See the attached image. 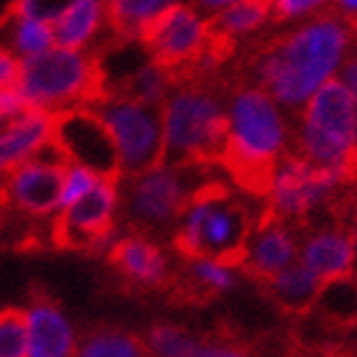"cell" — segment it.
<instances>
[{
    "label": "cell",
    "mask_w": 357,
    "mask_h": 357,
    "mask_svg": "<svg viewBox=\"0 0 357 357\" xmlns=\"http://www.w3.org/2000/svg\"><path fill=\"white\" fill-rule=\"evenodd\" d=\"M352 38L350 21L340 15L314 18L289 36L261 49L255 77L275 102L298 107L332 79Z\"/></svg>",
    "instance_id": "obj_1"
},
{
    "label": "cell",
    "mask_w": 357,
    "mask_h": 357,
    "mask_svg": "<svg viewBox=\"0 0 357 357\" xmlns=\"http://www.w3.org/2000/svg\"><path fill=\"white\" fill-rule=\"evenodd\" d=\"M227 120L220 166L245 194L266 197L286 146V123L275 100L263 87H243L232 95Z\"/></svg>",
    "instance_id": "obj_2"
},
{
    "label": "cell",
    "mask_w": 357,
    "mask_h": 357,
    "mask_svg": "<svg viewBox=\"0 0 357 357\" xmlns=\"http://www.w3.org/2000/svg\"><path fill=\"white\" fill-rule=\"evenodd\" d=\"M253 230L250 209L245 202L232 197L222 181L204 186L174 232V250L181 261L212 258L230 268L245 261L248 235Z\"/></svg>",
    "instance_id": "obj_3"
},
{
    "label": "cell",
    "mask_w": 357,
    "mask_h": 357,
    "mask_svg": "<svg viewBox=\"0 0 357 357\" xmlns=\"http://www.w3.org/2000/svg\"><path fill=\"white\" fill-rule=\"evenodd\" d=\"M15 84L29 107L46 112L87 107L107 95L97 56L64 46H52L44 54L21 59Z\"/></svg>",
    "instance_id": "obj_4"
},
{
    "label": "cell",
    "mask_w": 357,
    "mask_h": 357,
    "mask_svg": "<svg viewBox=\"0 0 357 357\" xmlns=\"http://www.w3.org/2000/svg\"><path fill=\"white\" fill-rule=\"evenodd\" d=\"M164 161L172 164H220L230 120L220 97L207 87L189 84L164 102Z\"/></svg>",
    "instance_id": "obj_5"
},
{
    "label": "cell",
    "mask_w": 357,
    "mask_h": 357,
    "mask_svg": "<svg viewBox=\"0 0 357 357\" xmlns=\"http://www.w3.org/2000/svg\"><path fill=\"white\" fill-rule=\"evenodd\" d=\"M126 197L120 202L126 204V215L138 232H161L176 225L194 197L217 181L209 174V166L202 164H172L158 161L146 172L128 176Z\"/></svg>",
    "instance_id": "obj_6"
},
{
    "label": "cell",
    "mask_w": 357,
    "mask_h": 357,
    "mask_svg": "<svg viewBox=\"0 0 357 357\" xmlns=\"http://www.w3.org/2000/svg\"><path fill=\"white\" fill-rule=\"evenodd\" d=\"M357 130V105L342 82L329 79L306 100L298 128V153L319 166H342L352 174L350 158Z\"/></svg>",
    "instance_id": "obj_7"
},
{
    "label": "cell",
    "mask_w": 357,
    "mask_h": 357,
    "mask_svg": "<svg viewBox=\"0 0 357 357\" xmlns=\"http://www.w3.org/2000/svg\"><path fill=\"white\" fill-rule=\"evenodd\" d=\"M89 107L110 130L123 176H135L164 161V128L156 107L120 95H107Z\"/></svg>",
    "instance_id": "obj_8"
},
{
    "label": "cell",
    "mask_w": 357,
    "mask_h": 357,
    "mask_svg": "<svg viewBox=\"0 0 357 357\" xmlns=\"http://www.w3.org/2000/svg\"><path fill=\"white\" fill-rule=\"evenodd\" d=\"M347 184H352V178L342 166H319L304 156H281L268 192V209L286 222H301L329 204Z\"/></svg>",
    "instance_id": "obj_9"
},
{
    "label": "cell",
    "mask_w": 357,
    "mask_h": 357,
    "mask_svg": "<svg viewBox=\"0 0 357 357\" xmlns=\"http://www.w3.org/2000/svg\"><path fill=\"white\" fill-rule=\"evenodd\" d=\"M67 164L64 153L52 141L38 156L15 166L13 172L0 178V212L33 222L54 220V215L59 212Z\"/></svg>",
    "instance_id": "obj_10"
},
{
    "label": "cell",
    "mask_w": 357,
    "mask_h": 357,
    "mask_svg": "<svg viewBox=\"0 0 357 357\" xmlns=\"http://www.w3.org/2000/svg\"><path fill=\"white\" fill-rule=\"evenodd\" d=\"M120 207V178H100L82 199L59 209L52 220V240L56 248L107 253L118 238L115 215Z\"/></svg>",
    "instance_id": "obj_11"
},
{
    "label": "cell",
    "mask_w": 357,
    "mask_h": 357,
    "mask_svg": "<svg viewBox=\"0 0 357 357\" xmlns=\"http://www.w3.org/2000/svg\"><path fill=\"white\" fill-rule=\"evenodd\" d=\"M138 38L151 61L164 67L172 77H189L209 44V23L192 6L176 3L158 13Z\"/></svg>",
    "instance_id": "obj_12"
},
{
    "label": "cell",
    "mask_w": 357,
    "mask_h": 357,
    "mask_svg": "<svg viewBox=\"0 0 357 357\" xmlns=\"http://www.w3.org/2000/svg\"><path fill=\"white\" fill-rule=\"evenodd\" d=\"M54 143L72 164L87 166L102 178H123L110 130L89 105L54 112Z\"/></svg>",
    "instance_id": "obj_13"
},
{
    "label": "cell",
    "mask_w": 357,
    "mask_h": 357,
    "mask_svg": "<svg viewBox=\"0 0 357 357\" xmlns=\"http://www.w3.org/2000/svg\"><path fill=\"white\" fill-rule=\"evenodd\" d=\"M107 263L120 281L141 291L161 289L172 281L169 258L143 232H128L123 238L112 240V245L107 248Z\"/></svg>",
    "instance_id": "obj_14"
},
{
    "label": "cell",
    "mask_w": 357,
    "mask_h": 357,
    "mask_svg": "<svg viewBox=\"0 0 357 357\" xmlns=\"http://www.w3.org/2000/svg\"><path fill=\"white\" fill-rule=\"evenodd\" d=\"M294 255H296V238L289 230V222L266 207L248 235L243 268L250 278L266 283L275 273H281L283 268H289L294 263Z\"/></svg>",
    "instance_id": "obj_15"
},
{
    "label": "cell",
    "mask_w": 357,
    "mask_h": 357,
    "mask_svg": "<svg viewBox=\"0 0 357 357\" xmlns=\"http://www.w3.org/2000/svg\"><path fill=\"white\" fill-rule=\"evenodd\" d=\"M23 312H26V327H29V357L77 355L79 337L56 298L44 291H36Z\"/></svg>",
    "instance_id": "obj_16"
},
{
    "label": "cell",
    "mask_w": 357,
    "mask_h": 357,
    "mask_svg": "<svg viewBox=\"0 0 357 357\" xmlns=\"http://www.w3.org/2000/svg\"><path fill=\"white\" fill-rule=\"evenodd\" d=\"M54 141V112L29 107L0 128V178L38 156Z\"/></svg>",
    "instance_id": "obj_17"
},
{
    "label": "cell",
    "mask_w": 357,
    "mask_h": 357,
    "mask_svg": "<svg viewBox=\"0 0 357 357\" xmlns=\"http://www.w3.org/2000/svg\"><path fill=\"white\" fill-rule=\"evenodd\" d=\"M301 266L309 268L321 286L337 278L352 275L355 268V245H352V232L342 222H332L319 227L309 235L301 253Z\"/></svg>",
    "instance_id": "obj_18"
},
{
    "label": "cell",
    "mask_w": 357,
    "mask_h": 357,
    "mask_svg": "<svg viewBox=\"0 0 357 357\" xmlns=\"http://www.w3.org/2000/svg\"><path fill=\"white\" fill-rule=\"evenodd\" d=\"M54 10H46L38 0H15L6 13L8 49L18 59H29L36 54H44L54 44Z\"/></svg>",
    "instance_id": "obj_19"
},
{
    "label": "cell",
    "mask_w": 357,
    "mask_h": 357,
    "mask_svg": "<svg viewBox=\"0 0 357 357\" xmlns=\"http://www.w3.org/2000/svg\"><path fill=\"white\" fill-rule=\"evenodd\" d=\"M105 15V0H69L67 6L52 13L54 44L64 49H87L102 29Z\"/></svg>",
    "instance_id": "obj_20"
},
{
    "label": "cell",
    "mask_w": 357,
    "mask_h": 357,
    "mask_svg": "<svg viewBox=\"0 0 357 357\" xmlns=\"http://www.w3.org/2000/svg\"><path fill=\"white\" fill-rule=\"evenodd\" d=\"M275 304L291 314H306L317 304V296L321 291V281L304 266L283 268L281 273H275L271 281L263 283Z\"/></svg>",
    "instance_id": "obj_21"
},
{
    "label": "cell",
    "mask_w": 357,
    "mask_h": 357,
    "mask_svg": "<svg viewBox=\"0 0 357 357\" xmlns=\"http://www.w3.org/2000/svg\"><path fill=\"white\" fill-rule=\"evenodd\" d=\"M268 18H271V0H238L222 8L215 21H209V33L232 44L238 36L258 31Z\"/></svg>",
    "instance_id": "obj_22"
},
{
    "label": "cell",
    "mask_w": 357,
    "mask_h": 357,
    "mask_svg": "<svg viewBox=\"0 0 357 357\" xmlns=\"http://www.w3.org/2000/svg\"><path fill=\"white\" fill-rule=\"evenodd\" d=\"M178 0H105L107 21L112 31L126 41L141 36V31L149 26L166 8L176 6Z\"/></svg>",
    "instance_id": "obj_23"
},
{
    "label": "cell",
    "mask_w": 357,
    "mask_h": 357,
    "mask_svg": "<svg viewBox=\"0 0 357 357\" xmlns=\"http://www.w3.org/2000/svg\"><path fill=\"white\" fill-rule=\"evenodd\" d=\"M75 357H149V352L133 332L118 327H95L79 337Z\"/></svg>",
    "instance_id": "obj_24"
},
{
    "label": "cell",
    "mask_w": 357,
    "mask_h": 357,
    "mask_svg": "<svg viewBox=\"0 0 357 357\" xmlns=\"http://www.w3.org/2000/svg\"><path fill=\"white\" fill-rule=\"evenodd\" d=\"M172 82L174 77L164 67H158L156 61H143L141 67L135 69L133 75L120 84L118 92H112V95L130 97V100H138L143 105L158 107L166 100V92H169Z\"/></svg>",
    "instance_id": "obj_25"
},
{
    "label": "cell",
    "mask_w": 357,
    "mask_h": 357,
    "mask_svg": "<svg viewBox=\"0 0 357 357\" xmlns=\"http://www.w3.org/2000/svg\"><path fill=\"white\" fill-rule=\"evenodd\" d=\"M319 312L335 324H355L357 321V281L352 275L337 278L321 286L317 296Z\"/></svg>",
    "instance_id": "obj_26"
},
{
    "label": "cell",
    "mask_w": 357,
    "mask_h": 357,
    "mask_svg": "<svg viewBox=\"0 0 357 357\" xmlns=\"http://www.w3.org/2000/svg\"><path fill=\"white\" fill-rule=\"evenodd\" d=\"M143 344H146L149 357H194L199 340L176 324L158 321V324L149 327Z\"/></svg>",
    "instance_id": "obj_27"
},
{
    "label": "cell",
    "mask_w": 357,
    "mask_h": 357,
    "mask_svg": "<svg viewBox=\"0 0 357 357\" xmlns=\"http://www.w3.org/2000/svg\"><path fill=\"white\" fill-rule=\"evenodd\" d=\"M0 357H29L26 312L18 306L0 309Z\"/></svg>",
    "instance_id": "obj_28"
},
{
    "label": "cell",
    "mask_w": 357,
    "mask_h": 357,
    "mask_svg": "<svg viewBox=\"0 0 357 357\" xmlns=\"http://www.w3.org/2000/svg\"><path fill=\"white\" fill-rule=\"evenodd\" d=\"M102 176H97L92 169L82 164H72L69 161L67 169H64V181H61V197H59V209L75 204L77 199H82L84 194L92 189Z\"/></svg>",
    "instance_id": "obj_29"
},
{
    "label": "cell",
    "mask_w": 357,
    "mask_h": 357,
    "mask_svg": "<svg viewBox=\"0 0 357 357\" xmlns=\"http://www.w3.org/2000/svg\"><path fill=\"white\" fill-rule=\"evenodd\" d=\"M324 6V0H271V13L278 21H291Z\"/></svg>",
    "instance_id": "obj_30"
},
{
    "label": "cell",
    "mask_w": 357,
    "mask_h": 357,
    "mask_svg": "<svg viewBox=\"0 0 357 357\" xmlns=\"http://www.w3.org/2000/svg\"><path fill=\"white\" fill-rule=\"evenodd\" d=\"M26 110H29V102H26L23 92L18 89V84L0 87V120H13Z\"/></svg>",
    "instance_id": "obj_31"
},
{
    "label": "cell",
    "mask_w": 357,
    "mask_h": 357,
    "mask_svg": "<svg viewBox=\"0 0 357 357\" xmlns=\"http://www.w3.org/2000/svg\"><path fill=\"white\" fill-rule=\"evenodd\" d=\"M194 357H253L248 347L238 342H222V340H207L197 344Z\"/></svg>",
    "instance_id": "obj_32"
},
{
    "label": "cell",
    "mask_w": 357,
    "mask_h": 357,
    "mask_svg": "<svg viewBox=\"0 0 357 357\" xmlns=\"http://www.w3.org/2000/svg\"><path fill=\"white\" fill-rule=\"evenodd\" d=\"M18 69H21V59H18L6 44H0V87L15 84Z\"/></svg>",
    "instance_id": "obj_33"
},
{
    "label": "cell",
    "mask_w": 357,
    "mask_h": 357,
    "mask_svg": "<svg viewBox=\"0 0 357 357\" xmlns=\"http://www.w3.org/2000/svg\"><path fill=\"white\" fill-rule=\"evenodd\" d=\"M340 82L347 87V92H350L352 100H355V105H357V54L347 59V64H344V69H342V79H340Z\"/></svg>",
    "instance_id": "obj_34"
},
{
    "label": "cell",
    "mask_w": 357,
    "mask_h": 357,
    "mask_svg": "<svg viewBox=\"0 0 357 357\" xmlns=\"http://www.w3.org/2000/svg\"><path fill=\"white\" fill-rule=\"evenodd\" d=\"M197 3L204 10H222V8L232 6V3H238V0H197Z\"/></svg>",
    "instance_id": "obj_35"
},
{
    "label": "cell",
    "mask_w": 357,
    "mask_h": 357,
    "mask_svg": "<svg viewBox=\"0 0 357 357\" xmlns=\"http://www.w3.org/2000/svg\"><path fill=\"white\" fill-rule=\"evenodd\" d=\"M352 245H355V258H357V202H355V215H352Z\"/></svg>",
    "instance_id": "obj_36"
},
{
    "label": "cell",
    "mask_w": 357,
    "mask_h": 357,
    "mask_svg": "<svg viewBox=\"0 0 357 357\" xmlns=\"http://www.w3.org/2000/svg\"><path fill=\"white\" fill-rule=\"evenodd\" d=\"M340 6L347 8V10H357V0H340Z\"/></svg>",
    "instance_id": "obj_37"
},
{
    "label": "cell",
    "mask_w": 357,
    "mask_h": 357,
    "mask_svg": "<svg viewBox=\"0 0 357 357\" xmlns=\"http://www.w3.org/2000/svg\"><path fill=\"white\" fill-rule=\"evenodd\" d=\"M3 123H6V120H0V128H3Z\"/></svg>",
    "instance_id": "obj_38"
}]
</instances>
